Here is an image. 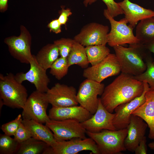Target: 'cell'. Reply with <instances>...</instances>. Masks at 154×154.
I'll list each match as a JSON object with an SVG mask.
<instances>
[{"label": "cell", "mask_w": 154, "mask_h": 154, "mask_svg": "<svg viewBox=\"0 0 154 154\" xmlns=\"http://www.w3.org/2000/svg\"><path fill=\"white\" fill-rule=\"evenodd\" d=\"M69 67L76 64L82 68L88 67L85 47L74 40L71 50L67 58Z\"/></svg>", "instance_id": "obj_24"}, {"label": "cell", "mask_w": 154, "mask_h": 154, "mask_svg": "<svg viewBox=\"0 0 154 154\" xmlns=\"http://www.w3.org/2000/svg\"><path fill=\"white\" fill-rule=\"evenodd\" d=\"M30 64V69L27 72H19L15 75L16 79L21 83L25 81H28L34 85L36 90L46 93L49 89L48 86L50 82L46 70L39 65L35 56Z\"/></svg>", "instance_id": "obj_14"}, {"label": "cell", "mask_w": 154, "mask_h": 154, "mask_svg": "<svg viewBox=\"0 0 154 154\" xmlns=\"http://www.w3.org/2000/svg\"><path fill=\"white\" fill-rule=\"evenodd\" d=\"M143 90V82L121 72L105 87L100 99L104 108L113 113L118 106L141 96Z\"/></svg>", "instance_id": "obj_1"}, {"label": "cell", "mask_w": 154, "mask_h": 154, "mask_svg": "<svg viewBox=\"0 0 154 154\" xmlns=\"http://www.w3.org/2000/svg\"><path fill=\"white\" fill-rule=\"evenodd\" d=\"M105 87L103 83L86 79L80 84L77 94L78 104L94 114L98 106L99 98L98 96L102 95Z\"/></svg>", "instance_id": "obj_7"}, {"label": "cell", "mask_w": 154, "mask_h": 154, "mask_svg": "<svg viewBox=\"0 0 154 154\" xmlns=\"http://www.w3.org/2000/svg\"><path fill=\"white\" fill-rule=\"evenodd\" d=\"M61 25L58 19L52 20L48 24V27L50 31L58 34L61 32Z\"/></svg>", "instance_id": "obj_36"}, {"label": "cell", "mask_w": 154, "mask_h": 154, "mask_svg": "<svg viewBox=\"0 0 154 154\" xmlns=\"http://www.w3.org/2000/svg\"><path fill=\"white\" fill-rule=\"evenodd\" d=\"M85 49L88 60L92 66L102 61L110 53V49L106 45L89 46Z\"/></svg>", "instance_id": "obj_26"}, {"label": "cell", "mask_w": 154, "mask_h": 154, "mask_svg": "<svg viewBox=\"0 0 154 154\" xmlns=\"http://www.w3.org/2000/svg\"><path fill=\"white\" fill-rule=\"evenodd\" d=\"M0 97L3 104L13 108L22 109L28 98L27 90L11 73L0 74Z\"/></svg>", "instance_id": "obj_3"}, {"label": "cell", "mask_w": 154, "mask_h": 154, "mask_svg": "<svg viewBox=\"0 0 154 154\" xmlns=\"http://www.w3.org/2000/svg\"><path fill=\"white\" fill-rule=\"evenodd\" d=\"M11 55L21 63L30 64L34 55L31 52V41L26 34L22 32L18 37L8 38L5 40Z\"/></svg>", "instance_id": "obj_16"}, {"label": "cell", "mask_w": 154, "mask_h": 154, "mask_svg": "<svg viewBox=\"0 0 154 154\" xmlns=\"http://www.w3.org/2000/svg\"><path fill=\"white\" fill-rule=\"evenodd\" d=\"M143 82L144 90L141 96L119 105L114 109L115 116L113 123L116 130L126 128L130 122L133 112L145 102V93L150 88L147 83Z\"/></svg>", "instance_id": "obj_13"}, {"label": "cell", "mask_w": 154, "mask_h": 154, "mask_svg": "<svg viewBox=\"0 0 154 154\" xmlns=\"http://www.w3.org/2000/svg\"><path fill=\"white\" fill-rule=\"evenodd\" d=\"M147 66L146 70L141 74L133 77L142 82H146L149 84L150 89L154 90V64L151 56L145 60Z\"/></svg>", "instance_id": "obj_28"}, {"label": "cell", "mask_w": 154, "mask_h": 154, "mask_svg": "<svg viewBox=\"0 0 154 154\" xmlns=\"http://www.w3.org/2000/svg\"><path fill=\"white\" fill-rule=\"evenodd\" d=\"M60 55L58 48L54 43L43 47L35 56L39 65L46 70L50 68Z\"/></svg>", "instance_id": "obj_22"}, {"label": "cell", "mask_w": 154, "mask_h": 154, "mask_svg": "<svg viewBox=\"0 0 154 154\" xmlns=\"http://www.w3.org/2000/svg\"><path fill=\"white\" fill-rule=\"evenodd\" d=\"M97 0H84L83 3L86 7H87L88 5H90L95 2Z\"/></svg>", "instance_id": "obj_39"}, {"label": "cell", "mask_w": 154, "mask_h": 154, "mask_svg": "<svg viewBox=\"0 0 154 154\" xmlns=\"http://www.w3.org/2000/svg\"><path fill=\"white\" fill-rule=\"evenodd\" d=\"M86 134L96 143L100 154H118L126 150L124 142L127 134V129L111 130L104 129L93 133L86 131Z\"/></svg>", "instance_id": "obj_4"}, {"label": "cell", "mask_w": 154, "mask_h": 154, "mask_svg": "<svg viewBox=\"0 0 154 154\" xmlns=\"http://www.w3.org/2000/svg\"><path fill=\"white\" fill-rule=\"evenodd\" d=\"M22 123L32 137L43 141L51 147L56 142L52 132L46 125H44L33 120L23 119Z\"/></svg>", "instance_id": "obj_21"}, {"label": "cell", "mask_w": 154, "mask_h": 154, "mask_svg": "<svg viewBox=\"0 0 154 154\" xmlns=\"http://www.w3.org/2000/svg\"><path fill=\"white\" fill-rule=\"evenodd\" d=\"M146 142V137L145 136L135 149L134 151L135 154H146L147 153V147Z\"/></svg>", "instance_id": "obj_35"}, {"label": "cell", "mask_w": 154, "mask_h": 154, "mask_svg": "<svg viewBox=\"0 0 154 154\" xmlns=\"http://www.w3.org/2000/svg\"><path fill=\"white\" fill-rule=\"evenodd\" d=\"M148 125L140 117L132 114L126 128L127 134L124 144L126 150L134 152L140 141L145 136Z\"/></svg>", "instance_id": "obj_18"}, {"label": "cell", "mask_w": 154, "mask_h": 154, "mask_svg": "<svg viewBox=\"0 0 154 154\" xmlns=\"http://www.w3.org/2000/svg\"><path fill=\"white\" fill-rule=\"evenodd\" d=\"M135 37L143 44L154 40V17L140 21L136 26Z\"/></svg>", "instance_id": "obj_23"}, {"label": "cell", "mask_w": 154, "mask_h": 154, "mask_svg": "<svg viewBox=\"0 0 154 154\" xmlns=\"http://www.w3.org/2000/svg\"><path fill=\"white\" fill-rule=\"evenodd\" d=\"M49 145L45 142L31 137L19 143L17 154H43Z\"/></svg>", "instance_id": "obj_25"}, {"label": "cell", "mask_w": 154, "mask_h": 154, "mask_svg": "<svg viewBox=\"0 0 154 154\" xmlns=\"http://www.w3.org/2000/svg\"><path fill=\"white\" fill-rule=\"evenodd\" d=\"M49 104L46 93L37 90L33 91L28 98L23 108V119L46 123L50 119L46 113Z\"/></svg>", "instance_id": "obj_6"}, {"label": "cell", "mask_w": 154, "mask_h": 154, "mask_svg": "<svg viewBox=\"0 0 154 154\" xmlns=\"http://www.w3.org/2000/svg\"><path fill=\"white\" fill-rule=\"evenodd\" d=\"M106 4L109 13L113 18L123 14V12L118 3L114 0H102Z\"/></svg>", "instance_id": "obj_32"}, {"label": "cell", "mask_w": 154, "mask_h": 154, "mask_svg": "<svg viewBox=\"0 0 154 154\" xmlns=\"http://www.w3.org/2000/svg\"><path fill=\"white\" fill-rule=\"evenodd\" d=\"M13 136L14 138L19 143L32 137L29 132L22 122Z\"/></svg>", "instance_id": "obj_33"}, {"label": "cell", "mask_w": 154, "mask_h": 154, "mask_svg": "<svg viewBox=\"0 0 154 154\" xmlns=\"http://www.w3.org/2000/svg\"><path fill=\"white\" fill-rule=\"evenodd\" d=\"M48 115L51 120L73 119L80 123L89 119L92 115L80 105L61 107L52 106L49 110Z\"/></svg>", "instance_id": "obj_17"}, {"label": "cell", "mask_w": 154, "mask_h": 154, "mask_svg": "<svg viewBox=\"0 0 154 154\" xmlns=\"http://www.w3.org/2000/svg\"><path fill=\"white\" fill-rule=\"evenodd\" d=\"M145 101L137 108L132 114L144 121L149 129V138L154 140V90L149 89L145 94Z\"/></svg>", "instance_id": "obj_19"}, {"label": "cell", "mask_w": 154, "mask_h": 154, "mask_svg": "<svg viewBox=\"0 0 154 154\" xmlns=\"http://www.w3.org/2000/svg\"><path fill=\"white\" fill-rule=\"evenodd\" d=\"M45 124L52 131L57 141L68 140L75 138H86V130L81 123L74 120L50 119Z\"/></svg>", "instance_id": "obj_8"}, {"label": "cell", "mask_w": 154, "mask_h": 154, "mask_svg": "<svg viewBox=\"0 0 154 154\" xmlns=\"http://www.w3.org/2000/svg\"><path fill=\"white\" fill-rule=\"evenodd\" d=\"M108 26L92 23L84 26L75 36L74 40L84 46L104 45L108 43L109 32Z\"/></svg>", "instance_id": "obj_11"}, {"label": "cell", "mask_w": 154, "mask_h": 154, "mask_svg": "<svg viewBox=\"0 0 154 154\" xmlns=\"http://www.w3.org/2000/svg\"><path fill=\"white\" fill-rule=\"evenodd\" d=\"M104 15L111 25V30L107 35V43L109 46L113 47L126 44H131L140 42L133 34L134 28L130 25H127L128 22L125 17L119 21H116L107 9L104 10Z\"/></svg>", "instance_id": "obj_5"}, {"label": "cell", "mask_w": 154, "mask_h": 154, "mask_svg": "<svg viewBox=\"0 0 154 154\" xmlns=\"http://www.w3.org/2000/svg\"><path fill=\"white\" fill-rule=\"evenodd\" d=\"M69 67L67 58L60 57L53 63L50 73L60 80L67 74Z\"/></svg>", "instance_id": "obj_29"}, {"label": "cell", "mask_w": 154, "mask_h": 154, "mask_svg": "<svg viewBox=\"0 0 154 154\" xmlns=\"http://www.w3.org/2000/svg\"><path fill=\"white\" fill-rule=\"evenodd\" d=\"M19 143L14 138L4 134L0 135V154H16Z\"/></svg>", "instance_id": "obj_27"}, {"label": "cell", "mask_w": 154, "mask_h": 154, "mask_svg": "<svg viewBox=\"0 0 154 154\" xmlns=\"http://www.w3.org/2000/svg\"><path fill=\"white\" fill-rule=\"evenodd\" d=\"M21 114H19L15 119L2 125L1 129L4 134L10 136L14 135L22 122Z\"/></svg>", "instance_id": "obj_31"}, {"label": "cell", "mask_w": 154, "mask_h": 154, "mask_svg": "<svg viewBox=\"0 0 154 154\" xmlns=\"http://www.w3.org/2000/svg\"><path fill=\"white\" fill-rule=\"evenodd\" d=\"M72 14L70 9L67 8L66 9L62 8L60 11V15L58 19L61 25H65L67 22L68 17Z\"/></svg>", "instance_id": "obj_34"}, {"label": "cell", "mask_w": 154, "mask_h": 154, "mask_svg": "<svg viewBox=\"0 0 154 154\" xmlns=\"http://www.w3.org/2000/svg\"><path fill=\"white\" fill-rule=\"evenodd\" d=\"M120 65L115 54L110 53L99 63L84 69L83 76L86 79L101 83L105 79L118 75Z\"/></svg>", "instance_id": "obj_9"}, {"label": "cell", "mask_w": 154, "mask_h": 154, "mask_svg": "<svg viewBox=\"0 0 154 154\" xmlns=\"http://www.w3.org/2000/svg\"><path fill=\"white\" fill-rule=\"evenodd\" d=\"M84 151L100 154L95 142L91 138H75L66 141H57L47 150L46 154H77Z\"/></svg>", "instance_id": "obj_10"}, {"label": "cell", "mask_w": 154, "mask_h": 154, "mask_svg": "<svg viewBox=\"0 0 154 154\" xmlns=\"http://www.w3.org/2000/svg\"><path fill=\"white\" fill-rule=\"evenodd\" d=\"M8 0H0V9L1 11L5 10L7 8Z\"/></svg>", "instance_id": "obj_38"}, {"label": "cell", "mask_w": 154, "mask_h": 154, "mask_svg": "<svg viewBox=\"0 0 154 154\" xmlns=\"http://www.w3.org/2000/svg\"><path fill=\"white\" fill-rule=\"evenodd\" d=\"M118 3L123 12L125 18L129 25L133 28L139 21L154 17V11L145 9L129 0H123Z\"/></svg>", "instance_id": "obj_20"}, {"label": "cell", "mask_w": 154, "mask_h": 154, "mask_svg": "<svg viewBox=\"0 0 154 154\" xmlns=\"http://www.w3.org/2000/svg\"><path fill=\"white\" fill-rule=\"evenodd\" d=\"M115 116V113L109 112L104 108L99 98L96 112L90 118L81 123L86 131L93 133H98L104 129L116 130L113 123Z\"/></svg>", "instance_id": "obj_15"}, {"label": "cell", "mask_w": 154, "mask_h": 154, "mask_svg": "<svg viewBox=\"0 0 154 154\" xmlns=\"http://www.w3.org/2000/svg\"><path fill=\"white\" fill-rule=\"evenodd\" d=\"M74 40L69 38H62L55 40L54 43L57 46L60 57L67 58L72 49Z\"/></svg>", "instance_id": "obj_30"}, {"label": "cell", "mask_w": 154, "mask_h": 154, "mask_svg": "<svg viewBox=\"0 0 154 154\" xmlns=\"http://www.w3.org/2000/svg\"><path fill=\"white\" fill-rule=\"evenodd\" d=\"M49 102L53 107H65L78 105L76 88L59 83L49 88L46 92Z\"/></svg>", "instance_id": "obj_12"}, {"label": "cell", "mask_w": 154, "mask_h": 154, "mask_svg": "<svg viewBox=\"0 0 154 154\" xmlns=\"http://www.w3.org/2000/svg\"><path fill=\"white\" fill-rule=\"evenodd\" d=\"M145 47L151 52H153L154 54V40L144 44ZM154 64V60L153 61Z\"/></svg>", "instance_id": "obj_37"}, {"label": "cell", "mask_w": 154, "mask_h": 154, "mask_svg": "<svg viewBox=\"0 0 154 154\" xmlns=\"http://www.w3.org/2000/svg\"><path fill=\"white\" fill-rule=\"evenodd\" d=\"M148 146L150 149L154 150V142L149 143Z\"/></svg>", "instance_id": "obj_40"}, {"label": "cell", "mask_w": 154, "mask_h": 154, "mask_svg": "<svg viewBox=\"0 0 154 154\" xmlns=\"http://www.w3.org/2000/svg\"><path fill=\"white\" fill-rule=\"evenodd\" d=\"M113 48L121 72L135 76L146 70L145 60L150 56V52L144 44L139 42L129 44L128 47L117 45Z\"/></svg>", "instance_id": "obj_2"}]
</instances>
